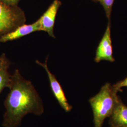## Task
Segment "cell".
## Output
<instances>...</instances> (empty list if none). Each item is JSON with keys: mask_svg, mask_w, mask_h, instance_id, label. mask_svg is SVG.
<instances>
[{"mask_svg": "<svg viewBox=\"0 0 127 127\" xmlns=\"http://www.w3.org/2000/svg\"><path fill=\"white\" fill-rule=\"evenodd\" d=\"M111 127H114V126H111Z\"/></svg>", "mask_w": 127, "mask_h": 127, "instance_id": "cell-14", "label": "cell"}, {"mask_svg": "<svg viewBox=\"0 0 127 127\" xmlns=\"http://www.w3.org/2000/svg\"><path fill=\"white\" fill-rule=\"evenodd\" d=\"M47 60L48 59H46L44 63H42L38 60H36V63L44 68L48 76L51 91L55 98L59 102L61 107L65 112H69L72 109V106L68 103L63 90L59 82H58L54 75L50 72L47 65Z\"/></svg>", "mask_w": 127, "mask_h": 127, "instance_id": "cell-4", "label": "cell"}, {"mask_svg": "<svg viewBox=\"0 0 127 127\" xmlns=\"http://www.w3.org/2000/svg\"><path fill=\"white\" fill-rule=\"evenodd\" d=\"M102 60H106L112 62L115 60L113 57L110 21L96 50L95 58V62L99 63Z\"/></svg>", "mask_w": 127, "mask_h": 127, "instance_id": "cell-5", "label": "cell"}, {"mask_svg": "<svg viewBox=\"0 0 127 127\" xmlns=\"http://www.w3.org/2000/svg\"><path fill=\"white\" fill-rule=\"evenodd\" d=\"M109 123L111 126L127 127V106L119 97L110 117Z\"/></svg>", "mask_w": 127, "mask_h": 127, "instance_id": "cell-8", "label": "cell"}, {"mask_svg": "<svg viewBox=\"0 0 127 127\" xmlns=\"http://www.w3.org/2000/svg\"><path fill=\"white\" fill-rule=\"evenodd\" d=\"M41 25L39 20L30 25L25 24L19 26L12 32L4 35L0 40V43H4L9 41H14L28 34L36 31H41Z\"/></svg>", "mask_w": 127, "mask_h": 127, "instance_id": "cell-7", "label": "cell"}, {"mask_svg": "<svg viewBox=\"0 0 127 127\" xmlns=\"http://www.w3.org/2000/svg\"><path fill=\"white\" fill-rule=\"evenodd\" d=\"M114 1V0H98V2H99L103 6L106 17L109 19V21H110Z\"/></svg>", "mask_w": 127, "mask_h": 127, "instance_id": "cell-10", "label": "cell"}, {"mask_svg": "<svg viewBox=\"0 0 127 127\" xmlns=\"http://www.w3.org/2000/svg\"><path fill=\"white\" fill-rule=\"evenodd\" d=\"M117 92L113 85L106 83L97 94L90 99L95 127H102L104 119L110 117L113 113L119 97Z\"/></svg>", "mask_w": 127, "mask_h": 127, "instance_id": "cell-2", "label": "cell"}, {"mask_svg": "<svg viewBox=\"0 0 127 127\" xmlns=\"http://www.w3.org/2000/svg\"><path fill=\"white\" fill-rule=\"evenodd\" d=\"M6 4L10 6L18 5L19 0H1Z\"/></svg>", "mask_w": 127, "mask_h": 127, "instance_id": "cell-12", "label": "cell"}, {"mask_svg": "<svg viewBox=\"0 0 127 127\" xmlns=\"http://www.w3.org/2000/svg\"><path fill=\"white\" fill-rule=\"evenodd\" d=\"M93 0V1H94L95 2H98V0Z\"/></svg>", "mask_w": 127, "mask_h": 127, "instance_id": "cell-13", "label": "cell"}, {"mask_svg": "<svg viewBox=\"0 0 127 127\" xmlns=\"http://www.w3.org/2000/svg\"><path fill=\"white\" fill-rule=\"evenodd\" d=\"M26 21L25 12L18 5H9L0 0V40Z\"/></svg>", "mask_w": 127, "mask_h": 127, "instance_id": "cell-3", "label": "cell"}, {"mask_svg": "<svg viewBox=\"0 0 127 127\" xmlns=\"http://www.w3.org/2000/svg\"><path fill=\"white\" fill-rule=\"evenodd\" d=\"M113 87L114 89L117 92L121 91V89L123 87H127V77L123 80L122 81H120L118 82H117L116 84L113 85Z\"/></svg>", "mask_w": 127, "mask_h": 127, "instance_id": "cell-11", "label": "cell"}, {"mask_svg": "<svg viewBox=\"0 0 127 127\" xmlns=\"http://www.w3.org/2000/svg\"><path fill=\"white\" fill-rule=\"evenodd\" d=\"M9 89L4 102L3 127H18L23 117L29 113L38 116L43 114L44 108L40 95L31 82L25 79L18 69L12 75Z\"/></svg>", "mask_w": 127, "mask_h": 127, "instance_id": "cell-1", "label": "cell"}, {"mask_svg": "<svg viewBox=\"0 0 127 127\" xmlns=\"http://www.w3.org/2000/svg\"><path fill=\"white\" fill-rule=\"evenodd\" d=\"M10 64L5 54L3 53L0 56V94L4 88H9L10 86L12 75L9 72Z\"/></svg>", "mask_w": 127, "mask_h": 127, "instance_id": "cell-9", "label": "cell"}, {"mask_svg": "<svg viewBox=\"0 0 127 127\" xmlns=\"http://www.w3.org/2000/svg\"><path fill=\"white\" fill-rule=\"evenodd\" d=\"M61 2L59 0H54L45 12L39 19L41 30L47 32L49 36L55 38L54 27L56 17Z\"/></svg>", "mask_w": 127, "mask_h": 127, "instance_id": "cell-6", "label": "cell"}]
</instances>
